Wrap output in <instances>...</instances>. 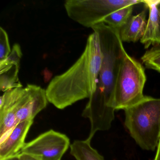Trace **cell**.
<instances>
[{"label": "cell", "mask_w": 160, "mask_h": 160, "mask_svg": "<svg viewBox=\"0 0 160 160\" xmlns=\"http://www.w3.org/2000/svg\"><path fill=\"white\" fill-rule=\"evenodd\" d=\"M69 147L70 139L66 135L50 130L26 143L21 153L39 160H61Z\"/></svg>", "instance_id": "6"}, {"label": "cell", "mask_w": 160, "mask_h": 160, "mask_svg": "<svg viewBox=\"0 0 160 160\" xmlns=\"http://www.w3.org/2000/svg\"><path fill=\"white\" fill-rule=\"evenodd\" d=\"M12 52L9 37L6 31L2 28H0V61L8 58Z\"/></svg>", "instance_id": "16"}, {"label": "cell", "mask_w": 160, "mask_h": 160, "mask_svg": "<svg viewBox=\"0 0 160 160\" xmlns=\"http://www.w3.org/2000/svg\"><path fill=\"white\" fill-rule=\"evenodd\" d=\"M91 140H75L70 145V152L76 160H104L100 154L91 145Z\"/></svg>", "instance_id": "13"}, {"label": "cell", "mask_w": 160, "mask_h": 160, "mask_svg": "<svg viewBox=\"0 0 160 160\" xmlns=\"http://www.w3.org/2000/svg\"><path fill=\"white\" fill-rule=\"evenodd\" d=\"M24 90V87L15 88L5 92L1 97L0 137L18 124L16 114Z\"/></svg>", "instance_id": "8"}, {"label": "cell", "mask_w": 160, "mask_h": 160, "mask_svg": "<svg viewBox=\"0 0 160 160\" xmlns=\"http://www.w3.org/2000/svg\"><path fill=\"white\" fill-rule=\"evenodd\" d=\"M19 160H39L37 158L25 153H20L19 155Z\"/></svg>", "instance_id": "17"}, {"label": "cell", "mask_w": 160, "mask_h": 160, "mask_svg": "<svg viewBox=\"0 0 160 160\" xmlns=\"http://www.w3.org/2000/svg\"><path fill=\"white\" fill-rule=\"evenodd\" d=\"M147 9L132 16L126 25L120 31L122 42H136L144 36L147 25Z\"/></svg>", "instance_id": "12"}, {"label": "cell", "mask_w": 160, "mask_h": 160, "mask_svg": "<svg viewBox=\"0 0 160 160\" xmlns=\"http://www.w3.org/2000/svg\"><path fill=\"white\" fill-rule=\"evenodd\" d=\"M141 60L147 68L160 72V46H154L147 50L141 58Z\"/></svg>", "instance_id": "15"}, {"label": "cell", "mask_w": 160, "mask_h": 160, "mask_svg": "<svg viewBox=\"0 0 160 160\" xmlns=\"http://www.w3.org/2000/svg\"><path fill=\"white\" fill-rule=\"evenodd\" d=\"M22 55L20 46L15 44L8 58L0 61V89L1 91L5 92L15 88L23 87L18 78Z\"/></svg>", "instance_id": "10"}, {"label": "cell", "mask_w": 160, "mask_h": 160, "mask_svg": "<svg viewBox=\"0 0 160 160\" xmlns=\"http://www.w3.org/2000/svg\"><path fill=\"white\" fill-rule=\"evenodd\" d=\"M157 148V152H156V155H155L154 160H160V138Z\"/></svg>", "instance_id": "18"}, {"label": "cell", "mask_w": 160, "mask_h": 160, "mask_svg": "<svg viewBox=\"0 0 160 160\" xmlns=\"http://www.w3.org/2000/svg\"><path fill=\"white\" fill-rule=\"evenodd\" d=\"M147 78L142 64L124 51L115 79L112 93L116 110L132 107L145 98L143 94Z\"/></svg>", "instance_id": "4"}, {"label": "cell", "mask_w": 160, "mask_h": 160, "mask_svg": "<svg viewBox=\"0 0 160 160\" xmlns=\"http://www.w3.org/2000/svg\"><path fill=\"white\" fill-rule=\"evenodd\" d=\"M142 2L148 9L149 17L140 42L148 48L160 45V0H142Z\"/></svg>", "instance_id": "11"}, {"label": "cell", "mask_w": 160, "mask_h": 160, "mask_svg": "<svg viewBox=\"0 0 160 160\" xmlns=\"http://www.w3.org/2000/svg\"><path fill=\"white\" fill-rule=\"evenodd\" d=\"M102 61L99 36L93 32L88 37L79 58L49 82L46 89L48 102L63 109L80 100L89 99L97 89Z\"/></svg>", "instance_id": "1"}, {"label": "cell", "mask_w": 160, "mask_h": 160, "mask_svg": "<svg viewBox=\"0 0 160 160\" xmlns=\"http://www.w3.org/2000/svg\"><path fill=\"white\" fill-rule=\"evenodd\" d=\"M134 5L125 6L112 13L103 22L109 27L120 31L132 16Z\"/></svg>", "instance_id": "14"}, {"label": "cell", "mask_w": 160, "mask_h": 160, "mask_svg": "<svg viewBox=\"0 0 160 160\" xmlns=\"http://www.w3.org/2000/svg\"><path fill=\"white\" fill-rule=\"evenodd\" d=\"M46 90L34 84H28L20 99L16 114L18 123L33 121L35 117L46 108L48 102Z\"/></svg>", "instance_id": "7"}, {"label": "cell", "mask_w": 160, "mask_h": 160, "mask_svg": "<svg viewBox=\"0 0 160 160\" xmlns=\"http://www.w3.org/2000/svg\"><path fill=\"white\" fill-rule=\"evenodd\" d=\"M124 112V124L131 137L143 149L154 150L160 138V99L145 96Z\"/></svg>", "instance_id": "2"}, {"label": "cell", "mask_w": 160, "mask_h": 160, "mask_svg": "<svg viewBox=\"0 0 160 160\" xmlns=\"http://www.w3.org/2000/svg\"><path fill=\"white\" fill-rule=\"evenodd\" d=\"M140 3L142 0H66L64 6L71 19L92 28L115 11Z\"/></svg>", "instance_id": "5"}, {"label": "cell", "mask_w": 160, "mask_h": 160, "mask_svg": "<svg viewBox=\"0 0 160 160\" xmlns=\"http://www.w3.org/2000/svg\"><path fill=\"white\" fill-rule=\"evenodd\" d=\"M92 29L99 36L102 55L97 88L103 94L109 105L114 108L112 100L113 88L125 50L120 31L109 27L104 22L94 25Z\"/></svg>", "instance_id": "3"}, {"label": "cell", "mask_w": 160, "mask_h": 160, "mask_svg": "<svg viewBox=\"0 0 160 160\" xmlns=\"http://www.w3.org/2000/svg\"><path fill=\"white\" fill-rule=\"evenodd\" d=\"M33 121L18 123L0 137V160L18 156L26 144L25 140Z\"/></svg>", "instance_id": "9"}, {"label": "cell", "mask_w": 160, "mask_h": 160, "mask_svg": "<svg viewBox=\"0 0 160 160\" xmlns=\"http://www.w3.org/2000/svg\"><path fill=\"white\" fill-rule=\"evenodd\" d=\"M2 160H19V155L18 156H14V157H11V158H7Z\"/></svg>", "instance_id": "19"}]
</instances>
